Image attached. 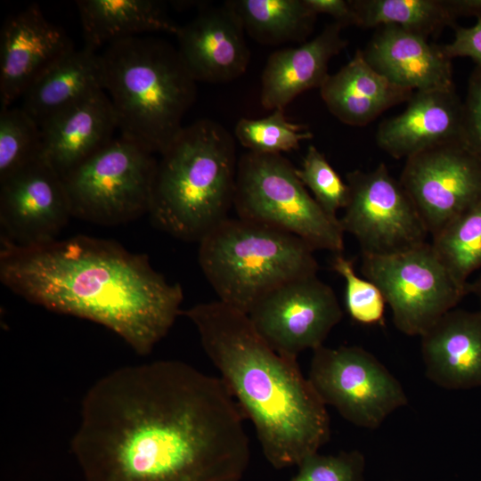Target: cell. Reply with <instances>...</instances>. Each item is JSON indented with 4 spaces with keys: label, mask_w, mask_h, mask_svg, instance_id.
I'll list each match as a JSON object with an SVG mask.
<instances>
[{
    "label": "cell",
    "mask_w": 481,
    "mask_h": 481,
    "mask_svg": "<svg viewBox=\"0 0 481 481\" xmlns=\"http://www.w3.org/2000/svg\"><path fill=\"white\" fill-rule=\"evenodd\" d=\"M244 419L221 379L159 360L89 388L71 450L86 481H241Z\"/></svg>",
    "instance_id": "6da1fadb"
},
{
    "label": "cell",
    "mask_w": 481,
    "mask_h": 481,
    "mask_svg": "<svg viewBox=\"0 0 481 481\" xmlns=\"http://www.w3.org/2000/svg\"><path fill=\"white\" fill-rule=\"evenodd\" d=\"M0 280L29 303L108 328L140 355L182 313L181 285L154 270L147 255L86 235L28 247L1 241Z\"/></svg>",
    "instance_id": "7a4b0ae2"
},
{
    "label": "cell",
    "mask_w": 481,
    "mask_h": 481,
    "mask_svg": "<svg viewBox=\"0 0 481 481\" xmlns=\"http://www.w3.org/2000/svg\"><path fill=\"white\" fill-rule=\"evenodd\" d=\"M202 347L275 469L298 466L330 436V416L298 360L274 351L248 314L221 301L184 310Z\"/></svg>",
    "instance_id": "3957f363"
},
{
    "label": "cell",
    "mask_w": 481,
    "mask_h": 481,
    "mask_svg": "<svg viewBox=\"0 0 481 481\" xmlns=\"http://www.w3.org/2000/svg\"><path fill=\"white\" fill-rule=\"evenodd\" d=\"M235 139L203 118L184 126L158 161L151 223L182 240L200 242L233 207Z\"/></svg>",
    "instance_id": "277c9868"
},
{
    "label": "cell",
    "mask_w": 481,
    "mask_h": 481,
    "mask_svg": "<svg viewBox=\"0 0 481 481\" xmlns=\"http://www.w3.org/2000/svg\"><path fill=\"white\" fill-rule=\"evenodd\" d=\"M104 91L120 136L162 154L180 133L196 98V81L177 48L154 37H132L100 53Z\"/></svg>",
    "instance_id": "5b68a950"
},
{
    "label": "cell",
    "mask_w": 481,
    "mask_h": 481,
    "mask_svg": "<svg viewBox=\"0 0 481 481\" xmlns=\"http://www.w3.org/2000/svg\"><path fill=\"white\" fill-rule=\"evenodd\" d=\"M199 243V264L218 300L246 314L277 288L319 269L303 240L240 217H227Z\"/></svg>",
    "instance_id": "8992f818"
},
{
    "label": "cell",
    "mask_w": 481,
    "mask_h": 481,
    "mask_svg": "<svg viewBox=\"0 0 481 481\" xmlns=\"http://www.w3.org/2000/svg\"><path fill=\"white\" fill-rule=\"evenodd\" d=\"M282 154L248 151L238 160L233 208L238 217L291 233L312 249L341 254L344 232L310 195Z\"/></svg>",
    "instance_id": "52a82bcc"
},
{
    "label": "cell",
    "mask_w": 481,
    "mask_h": 481,
    "mask_svg": "<svg viewBox=\"0 0 481 481\" xmlns=\"http://www.w3.org/2000/svg\"><path fill=\"white\" fill-rule=\"evenodd\" d=\"M157 167L154 154L115 137L63 179L72 216L118 225L149 215Z\"/></svg>",
    "instance_id": "ba28073f"
},
{
    "label": "cell",
    "mask_w": 481,
    "mask_h": 481,
    "mask_svg": "<svg viewBox=\"0 0 481 481\" xmlns=\"http://www.w3.org/2000/svg\"><path fill=\"white\" fill-rule=\"evenodd\" d=\"M361 272L379 288L395 328L408 336H422L469 291L428 241L393 255L362 254Z\"/></svg>",
    "instance_id": "9c48e42d"
},
{
    "label": "cell",
    "mask_w": 481,
    "mask_h": 481,
    "mask_svg": "<svg viewBox=\"0 0 481 481\" xmlns=\"http://www.w3.org/2000/svg\"><path fill=\"white\" fill-rule=\"evenodd\" d=\"M307 379L325 405L361 428H379L408 403L399 380L377 357L357 346L314 349Z\"/></svg>",
    "instance_id": "30bf717a"
},
{
    "label": "cell",
    "mask_w": 481,
    "mask_h": 481,
    "mask_svg": "<svg viewBox=\"0 0 481 481\" xmlns=\"http://www.w3.org/2000/svg\"><path fill=\"white\" fill-rule=\"evenodd\" d=\"M346 178L349 200L338 220L363 255H393L428 242L429 233L414 203L386 164L351 171Z\"/></svg>",
    "instance_id": "8fae6325"
},
{
    "label": "cell",
    "mask_w": 481,
    "mask_h": 481,
    "mask_svg": "<svg viewBox=\"0 0 481 481\" xmlns=\"http://www.w3.org/2000/svg\"><path fill=\"white\" fill-rule=\"evenodd\" d=\"M248 316L274 351L297 359L301 352L323 346L343 311L332 288L314 274L270 292Z\"/></svg>",
    "instance_id": "7c38bea8"
},
{
    "label": "cell",
    "mask_w": 481,
    "mask_h": 481,
    "mask_svg": "<svg viewBox=\"0 0 481 481\" xmlns=\"http://www.w3.org/2000/svg\"><path fill=\"white\" fill-rule=\"evenodd\" d=\"M405 160L400 182L431 237L481 201V160L463 141L436 145Z\"/></svg>",
    "instance_id": "4fadbf2b"
},
{
    "label": "cell",
    "mask_w": 481,
    "mask_h": 481,
    "mask_svg": "<svg viewBox=\"0 0 481 481\" xmlns=\"http://www.w3.org/2000/svg\"><path fill=\"white\" fill-rule=\"evenodd\" d=\"M70 217L64 181L43 158L0 181L1 241L20 247L53 241Z\"/></svg>",
    "instance_id": "5bb4252c"
},
{
    "label": "cell",
    "mask_w": 481,
    "mask_h": 481,
    "mask_svg": "<svg viewBox=\"0 0 481 481\" xmlns=\"http://www.w3.org/2000/svg\"><path fill=\"white\" fill-rule=\"evenodd\" d=\"M75 49L67 33L31 4L9 16L0 32V103L11 107L50 66Z\"/></svg>",
    "instance_id": "9a60e30c"
},
{
    "label": "cell",
    "mask_w": 481,
    "mask_h": 481,
    "mask_svg": "<svg viewBox=\"0 0 481 481\" xmlns=\"http://www.w3.org/2000/svg\"><path fill=\"white\" fill-rule=\"evenodd\" d=\"M177 51L196 82L233 81L247 70L250 52L245 31L224 4L205 8L175 35Z\"/></svg>",
    "instance_id": "2e32d148"
},
{
    "label": "cell",
    "mask_w": 481,
    "mask_h": 481,
    "mask_svg": "<svg viewBox=\"0 0 481 481\" xmlns=\"http://www.w3.org/2000/svg\"><path fill=\"white\" fill-rule=\"evenodd\" d=\"M454 141H463V102L455 88L413 92L405 110L376 133L378 146L395 159Z\"/></svg>",
    "instance_id": "e0dca14e"
},
{
    "label": "cell",
    "mask_w": 481,
    "mask_h": 481,
    "mask_svg": "<svg viewBox=\"0 0 481 481\" xmlns=\"http://www.w3.org/2000/svg\"><path fill=\"white\" fill-rule=\"evenodd\" d=\"M367 62L390 82L415 91L453 89L452 66L442 45L395 25L379 27L363 50Z\"/></svg>",
    "instance_id": "ac0fdd59"
},
{
    "label": "cell",
    "mask_w": 481,
    "mask_h": 481,
    "mask_svg": "<svg viewBox=\"0 0 481 481\" xmlns=\"http://www.w3.org/2000/svg\"><path fill=\"white\" fill-rule=\"evenodd\" d=\"M427 378L449 390L481 387V311L452 309L420 336Z\"/></svg>",
    "instance_id": "d6986e66"
},
{
    "label": "cell",
    "mask_w": 481,
    "mask_h": 481,
    "mask_svg": "<svg viewBox=\"0 0 481 481\" xmlns=\"http://www.w3.org/2000/svg\"><path fill=\"white\" fill-rule=\"evenodd\" d=\"M118 122L111 102L101 91L41 126L43 159L64 179L115 137Z\"/></svg>",
    "instance_id": "ffe728a7"
},
{
    "label": "cell",
    "mask_w": 481,
    "mask_h": 481,
    "mask_svg": "<svg viewBox=\"0 0 481 481\" xmlns=\"http://www.w3.org/2000/svg\"><path fill=\"white\" fill-rule=\"evenodd\" d=\"M343 27L332 22L313 39L273 52L261 76L260 103L268 110L288 106L302 93L320 88L332 57L346 48Z\"/></svg>",
    "instance_id": "44dd1931"
},
{
    "label": "cell",
    "mask_w": 481,
    "mask_h": 481,
    "mask_svg": "<svg viewBox=\"0 0 481 481\" xmlns=\"http://www.w3.org/2000/svg\"><path fill=\"white\" fill-rule=\"evenodd\" d=\"M319 89L329 111L352 126H366L387 109L407 102L413 94L377 72L362 50L338 71L329 74Z\"/></svg>",
    "instance_id": "7402d4cb"
},
{
    "label": "cell",
    "mask_w": 481,
    "mask_h": 481,
    "mask_svg": "<svg viewBox=\"0 0 481 481\" xmlns=\"http://www.w3.org/2000/svg\"><path fill=\"white\" fill-rule=\"evenodd\" d=\"M104 90L100 53L73 49L42 73L21 96V108L41 127L47 121Z\"/></svg>",
    "instance_id": "603a6c76"
},
{
    "label": "cell",
    "mask_w": 481,
    "mask_h": 481,
    "mask_svg": "<svg viewBox=\"0 0 481 481\" xmlns=\"http://www.w3.org/2000/svg\"><path fill=\"white\" fill-rule=\"evenodd\" d=\"M76 5L85 47L94 51L148 32L175 35L179 28L157 0H77Z\"/></svg>",
    "instance_id": "cb8c5ba5"
},
{
    "label": "cell",
    "mask_w": 481,
    "mask_h": 481,
    "mask_svg": "<svg viewBox=\"0 0 481 481\" xmlns=\"http://www.w3.org/2000/svg\"><path fill=\"white\" fill-rule=\"evenodd\" d=\"M245 33L262 45L305 43L317 15L305 0H227Z\"/></svg>",
    "instance_id": "d4e9b609"
},
{
    "label": "cell",
    "mask_w": 481,
    "mask_h": 481,
    "mask_svg": "<svg viewBox=\"0 0 481 481\" xmlns=\"http://www.w3.org/2000/svg\"><path fill=\"white\" fill-rule=\"evenodd\" d=\"M359 27L395 25L428 38L445 27H456V18L445 0H350Z\"/></svg>",
    "instance_id": "484cf974"
},
{
    "label": "cell",
    "mask_w": 481,
    "mask_h": 481,
    "mask_svg": "<svg viewBox=\"0 0 481 481\" xmlns=\"http://www.w3.org/2000/svg\"><path fill=\"white\" fill-rule=\"evenodd\" d=\"M430 244L453 279L469 289V276L481 268V201L445 224Z\"/></svg>",
    "instance_id": "4316f807"
},
{
    "label": "cell",
    "mask_w": 481,
    "mask_h": 481,
    "mask_svg": "<svg viewBox=\"0 0 481 481\" xmlns=\"http://www.w3.org/2000/svg\"><path fill=\"white\" fill-rule=\"evenodd\" d=\"M42 131L21 107L0 111V181L42 159Z\"/></svg>",
    "instance_id": "83f0119b"
},
{
    "label": "cell",
    "mask_w": 481,
    "mask_h": 481,
    "mask_svg": "<svg viewBox=\"0 0 481 481\" xmlns=\"http://www.w3.org/2000/svg\"><path fill=\"white\" fill-rule=\"evenodd\" d=\"M234 137L249 151L281 154L299 148L314 137L308 126L289 121L284 110L277 109L260 118H242L234 127Z\"/></svg>",
    "instance_id": "f1b7e54d"
},
{
    "label": "cell",
    "mask_w": 481,
    "mask_h": 481,
    "mask_svg": "<svg viewBox=\"0 0 481 481\" xmlns=\"http://www.w3.org/2000/svg\"><path fill=\"white\" fill-rule=\"evenodd\" d=\"M296 171L322 210L331 218L338 219L337 212L347 205L349 187L325 156L314 145H309L301 167Z\"/></svg>",
    "instance_id": "f546056e"
},
{
    "label": "cell",
    "mask_w": 481,
    "mask_h": 481,
    "mask_svg": "<svg viewBox=\"0 0 481 481\" xmlns=\"http://www.w3.org/2000/svg\"><path fill=\"white\" fill-rule=\"evenodd\" d=\"M331 268L345 281V301L350 317L363 325H384L387 302L379 288L358 276L352 260L335 254Z\"/></svg>",
    "instance_id": "4dcf8cb0"
},
{
    "label": "cell",
    "mask_w": 481,
    "mask_h": 481,
    "mask_svg": "<svg viewBox=\"0 0 481 481\" xmlns=\"http://www.w3.org/2000/svg\"><path fill=\"white\" fill-rule=\"evenodd\" d=\"M298 467V471L290 481H363L365 458L358 450L338 454L315 452Z\"/></svg>",
    "instance_id": "1f68e13d"
},
{
    "label": "cell",
    "mask_w": 481,
    "mask_h": 481,
    "mask_svg": "<svg viewBox=\"0 0 481 481\" xmlns=\"http://www.w3.org/2000/svg\"><path fill=\"white\" fill-rule=\"evenodd\" d=\"M463 142L481 160V67L472 71L463 102Z\"/></svg>",
    "instance_id": "d6a6232c"
},
{
    "label": "cell",
    "mask_w": 481,
    "mask_h": 481,
    "mask_svg": "<svg viewBox=\"0 0 481 481\" xmlns=\"http://www.w3.org/2000/svg\"><path fill=\"white\" fill-rule=\"evenodd\" d=\"M469 28L455 27L452 42L442 45L444 52L450 58L468 57L481 67V17Z\"/></svg>",
    "instance_id": "836d02e7"
},
{
    "label": "cell",
    "mask_w": 481,
    "mask_h": 481,
    "mask_svg": "<svg viewBox=\"0 0 481 481\" xmlns=\"http://www.w3.org/2000/svg\"><path fill=\"white\" fill-rule=\"evenodd\" d=\"M306 5L316 14H327L343 28L358 26V17L350 0H305Z\"/></svg>",
    "instance_id": "e575fe53"
},
{
    "label": "cell",
    "mask_w": 481,
    "mask_h": 481,
    "mask_svg": "<svg viewBox=\"0 0 481 481\" xmlns=\"http://www.w3.org/2000/svg\"><path fill=\"white\" fill-rule=\"evenodd\" d=\"M447 6L458 17H481V0H445Z\"/></svg>",
    "instance_id": "d590c367"
},
{
    "label": "cell",
    "mask_w": 481,
    "mask_h": 481,
    "mask_svg": "<svg viewBox=\"0 0 481 481\" xmlns=\"http://www.w3.org/2000/svg\"><path fill=\"white\" fill-rule=\"evenodd\" d=\"M469 289L475 292L481 305V276L477 280V281L472 286H469Z\"/></svg>",
    "instance_id": "8d00e7d4"
},
{
    "label": "cell",
    "mask_w": 481,
    "mask_h": 481,
    "mask_svg": "<svg viewBox=\"0 0 481 481\" xmlns=\"http://www.w3.org/2000/svg\"><path fill=\"white\" fill-rule=\"evenodd\" d=\"M392 481H398V480H392Z\"/></svg>",
    "instance_id": "74e56055"
}]
</instances>
